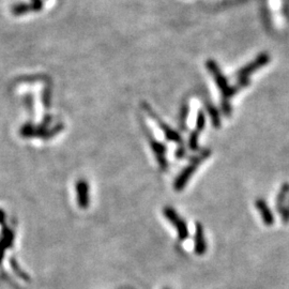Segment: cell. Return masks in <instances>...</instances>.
I'll list each match as a JSON object with an SVG mask.
<instances>
[{"label":"cell","instance_id":"cell-1","mask_svg":"<svg viewBox=\"0 0 289 289\" xmlns=\"http://www.w3.org/2000/svg\"><path fill=\"white\" fill-rule=\"evenodd\" d=\"M206 67H207L210 74L212 75L216 86H218L220 94H221V108L224 115L226 117H230L233 108L230 105V99L238 94V92L250 85V78L239 80L236 85L230 86L228 79L222 73V71L219 67V65L215 63L214 60H208L206 63Z\"/></svg>","mask_w":289,"mask_h":289},{"label":"cell","instance_id":"cell-2","mask_svg":"<svg viewBox=\"0 0 289 289\" xmlns=\"http://www.w3.org/2000/svg\"><path fill=\"white\" fill-rule=\"evenodd\" d=\"M211 156L210 149H203L197 156L193 157L190 160V163L185 166L182 171L178 175L177 178L174 181V189L177 192H181L185 187H187L188 182L191 180L194 172L198 169L199 165L204 163Z\"/></svg>","mask_w":289,"mask_h":289},{"label":"cell","instance_id":"cell-3","mask_svg":"<svg viewBox=\"0 0 289 289\" xmlns=\"http://www.w3.org/2000/svg\"><path fill=\"white\" fill-rule=\"evenodd\" d=\"M140 106L142 108V110L147 113V115L156 122V125L159 127V129L163 132L164 137L168 141H172L175 143H177V148H182L184 147L183 144V138L180 135V133H178L177 131H175L171 127H169L166 122L163 121L158 113L154 111L151 106L148 104L147 102H141Z\"/></svg>","mask_w":289,"mask_h":289},{"label":"cell","instance_id":"cell-4","mask_svg":"<svg viewBox=\"0 0 289 289\" xmlns=\"http://www.w3.org/2000/svg\"><path fill=\"white\" fill-rule=\"evenodd\" d=\"M140 127L142 129L144 136H146V138L148 139L149 146H150L153 154L156 156L157 162L159 164L161 170L166 171L168 169V162H167V159H166L167 146L164 142H160L156 137H154L153 134L150 131V129L146 125H144L142 121H141Z\"/></svg>","mask_w":289,"mask_h":289},{"label":"cell","instance_id":"cell-5","mask_svg":"<svg viewBox=\"0 0 289 289\" xmlns=\"http://www.w3.org/2000/svg\"><path fill=\"white\" fill-rule=\"evenodd\" d=\"M269 63H270L269 54L263 53L261 55H258L253 61H251L250 64L245 65L240 70L237 71V73H236L237 80L239 81V80H243V79H249L250 76L254 73L255 71L264 68Z\"/></svg>","mask_w":289,"mask_h":289},{"label":"cell","instance_id":"cell-6","mask_svg":"<svg viewBox=\"0 0 289 289\" xmlns=\"http://www.w3.org/2000/svg\"><path fill=\"white\" fill-rule=\"evenodd\" d=\"M163 213L165 215V218L167 219V221L175 226V228H176L178 234V239L180 241L187 240L190 236L188 225L181 216L176 212V210L171 207H165L163 209Z\"/></svg>","mask_w":289,"mask_h":289},{"label":"cell","instance_id":"cell-7","mask_svg":"<svg viewBox=\"0 0 289 289\" xmlns=\"http://www.w3.org/2000/svg\"><path fill=\"white\" fill-rule=\"evenodd\" d=\"M206 127V115L203 110H198L197 112V118H196V125L194 130L191 132L189 141H188V147L192 151H198L199 150V144H198V139L200 136V133L204 131Z\"/></svg>","mask_w":289,"mask_h":289},{"label":"cell","instance_id":"cell-8","mask_svg":"<svg viewBox=\"0 0 289 289\" xmlns=\"http://www.w3.org/2000/svg\"><path fill=\"white\" fill-rule=\"evenodd\" d=\"M207 240L205 238L204 227L201 223L196 222L195 223V233H194V251L195 254L198 256H203L207 252Z\"/></svg>","mask_w":289,"mask_h":289},{"label":"cell","instance_id":"cell-9","mask_svg":"<svg viewBox=\"0 0 289 289\" xmlns=\"http://www.w3.org/2000/svg\"><path fill=\"white\" fill-rule=\"evenodd\" d=\"M255 207L258 210V212H259L263 223L266 226H272L274 224V222H275L274 215H273L270 207L268 206V204L266 203L265 199L257 198L255 200Z\"/></svg>","mask_w":289,"mask_h":289},{"label":"cell","instance_id":"cell-10","mask_svg":"<svg viewBox=\"0 0 289 289\" xmlns=\"http://www.w3.org/2000/svg\"><path fill=\"white\" fill-rule=\"evenodd\" d=\"M76 191H77L78 206L82 209L87 208L89 206V187L87 181L79 180L76 183Z\"/></svg>","mask_w":289,"mask_h":289},{"label":"cell","instance_id":"cell-11","mask_svg":"<svg viewBox=\"0 0 289 289\" xmlns=\"http://www.w3.org/2000/svg\"><path fill=\"white\" fill-rule=\"evenodd\" d=\"M289 195V182H285L282 184V187L280 189V192H278L277 196H276V203H275V207L277 212L282 214L285 207H286V201H287V197Z\"/></svg>","mask_w":289,"mask_h":289},{"label":"cell","instance_id":"cell-12","mask_svg":"<svg viewBox=\"0 0 289 289\" xmlns=\"http://www.w3.org/2000/svg\"><path fill=\"white\" fill-rule=\"evenodd\" d=\"M204 104H205L206 108H207V110H208V113H209L210 119H211L212 127H213L214 129H220V128H221V125H222L220 111H219L218 108H216V107L212 104V103H210V102L204 101Z\"/></svg>","mask_w":289,"mask_h":289},{"label":"cell","instance_id":"cell-13","mask_svg":"<svg viewBox=\"0 0 289 289\" xmlns=\"http://www.w3.org/2000/svg\"><path fill=\"white\" fill-rule=\"evenodd\" d=\"M190 115V103L184 102L179 112V119H178V126L182 132L188 130V118Z\"/></svg>","mask_w":289,"mask_h":289},{"label":"cell","instance_id":"cell-14","mask_svg":"<svg viewBox=\"0 0 289 289\" xmlns=\"http://www.w3.org/2000/svg\"><path fill=\"white\" fill-rule=\"evenodd\" d=\"M11 12L14 16H22L29 12H34V8L30 3H18L12 6Z\"/></svg>","mask_w":289,"mask_h":289},{"label":"cell","instance_id":"cell-15","mask_svg":"<svg viewBox=\"0 0 289 289\" xmlns=\"http://www.w3.org/2000/svg\"><path fill=\"white\" fill-rule=\"evenodd\" d=\"M12 239H13L12 233L11 232H7V234L5 235V238L3 239L2 242H0V262H2L3 257H4L5 250L7 249V247L10 246V244H11Z\"/></svg>","mask_w":289,"mask_h":289},{"label":"cell","instance_id":"cell-16","mask_svg":"<svg viewBox=\"0 0 289 289\" xmlns=\"http://www.w3.org/2000/svg\"><path fill=\"white\" fill-rule=\"evenodd\" d=\"M30 5L33 6L34 8V12H39L41 11V10L43 9L44 7V3H43V0H30Z\"/></svg>","mask_w":289,"mask_h":289},{"label":"cell","instance_id":"cell-17","mask_svg":"<svg viewBox=\"0 0 289 289\" xmlns=\"http://www.w3.org/2000/svg\"><path fill=\"white\" fill-rule=\"evenodd\" d=\"M281 218H282L283 223H285V224L289 223V199H288V203L286 205V207H285L283 213L281 214Z\"/></svg>","mask_w":289,"mask_h":289},{"label":"cell","instance_id":"cell-18","mask_svg":"<svg viewBox=\"0 0 289 289\" xmlns=\"http://www.w3.org/2000/svg\"><path fill=\"white\" fill-rule=\"evenodd\" d=\"M185 153H187V150H185V147L177 148L176 153H175V156H176V158H177L178 160H180V159H183V158H184Z\"/></svg>","mask_w":289,"mask_h":289},{"label":"cell","instance_id":"cell-19","mask_svg":"<svg viewBox=\"0 0 289 289\" xmlns=\"http://www.w3.org/2000/svg\"><path fill=\"white\" fill-rule=\"evenodd\" d=\"M285 14L289 15V0H285Z\"/></svg>","mask_w":289,"mask_h":289}]
</instances>
